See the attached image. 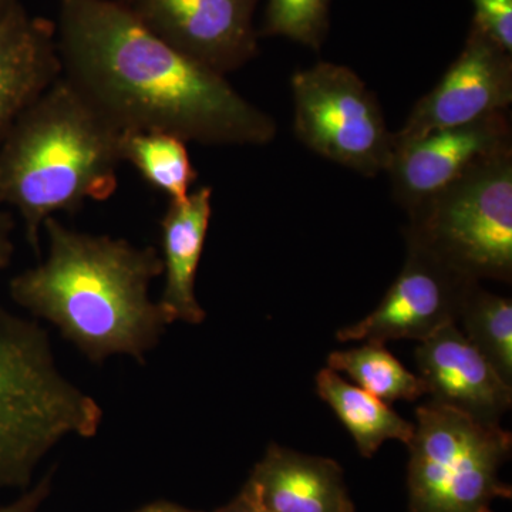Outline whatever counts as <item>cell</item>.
<instances>
[{
  "label": "cell",
  "instance_id": "3",
  "mask_svg": "<svg viewBox=\"0 0 512 512\" xmlns=\"http://www.w3.org/2000/svg\"><path fill=\"white\" fill-rule=\"evenodd\" d=\"M123 131L60 76L0 143V207L15 208L42 259L43 227L60 212L109 200L119 185Z\"/></svg>",
  "mask_w": 512,
  "mask_h": 512
},
{
  "label": "cell",
  "instance_id": "2",
  "mask_svg": "<svg viewBox=\"0 0 512 512\" xmlns=\"http://www.w3.org/2000/svg\"><path fill=\"white\" fill-rule=\"evenodd\" d=\"M47 255L13 276L10 299L52 323L96 365L124 355L143 363L168 322L150 286L163 274L160 252L123 238L89 234L49 218Z\"/></svg>",
  "mask_w": 512,
  "mask_h": 512
},
{
  "label": "cell",
  "instance_id": "23",
  "mask_svg": "<svg viewBox=\"0 0 512 512\" xmlns=\"http://www.w3.org/2000/svg\"><path fill=\"white\" fill-rule=\"evenodd\" d=\"M13 229H15V221H13L12 214L0 208V274L9 268V265L12 264L13 254H15Z\"/></svg>",
  "mask_w": 512,
  "mask_h": 512
},
{
  "label": "cell",
  "instance_id": "1",
  "mask_svg": "<svg viewBox=\"0 0 512 512\" xmlns=\"http://www.w3.org/2000/svg\"><path fill=\"white\" fill-rule=\"evenodd\" d=\"M62 76L123 131H161L211 147H261L276 121L227 76L158 39L121 0H59Z\"/></svg>",
  "mask_w": 512,
  "mask_h": 512
},
{
  "label": "cell",
  "instance_id": "15",
  "mask_svg": "<svg viewBox=\"0 0 512 512\" xmlns=\"http://www.w3.org/2000/svg\"><path fill=\"white\" fill-rule=\"evenodd\" d=\"M212 188L202 185L183 201H170L161 218L164 288L158 305L168 325H200L205 311L195 293L205 239L212 218Z\"/></svg>",
  "mask_w": 512,
  "mask_h": 512
},
{
  "label": "cell",
  "instance_id": "8",
  "mask_svg": "<svg viewBox=\"0 0 512 512\" xmlns=\"http://www.w3.org/2000/svg\"><path fill=\"white\" fill-rule=\"evenodd\" d=\"M153 35L227 76L258 55L255 10L261 0H121Z\"/></svg>",
  "mask_w": 512,
  "mask_h": 512
},
{
  "label": "cell",
  "instance_id": "9",
  "mask_svg": "<svg viewBox=\"0 0 512 512\" xmlns=\"http://www.w3.org/2000/svg\"><path fill=\"white\" fill-rule=\"evenodd\" d=\"M406 261L375 311L336 333L339 342L390 340L423 342L457 323L461 303L471 285L429 252L406 242ZM480 284V282H478Z\"/></svg>",
  "mask_w": 512,
  "mask_h": 512
},
{
  "label": "cell",
  "instance_id": "7",
  "mask_svg": "<svg viewBox=\"0 0 512 512\" xmlns=\"http://www.w3.org/2000/svg\"><path fill=\"white\" fill-rule=\"evenodd\" d=\"M293 131L313 153L376 177L394 154L379 100L348 66L319 62L292 74Z\"/></svg>",
  "mask_w": 512,
  "mask_h": 512
},
{
  "label": "cell",
  "instance_id": "4",
  "mask_svg": "<svg viewBox=\"0 0 512 512\" xmlns=\"http://www.w3.org/2000/svg\"><path fill=\"white\" fill-rule=\"evenodd\" d=\"M101 423L99 402L60 370L45 329L0 306V490H26L53 448L92 439Z\"/></svg>",
  "mask_w": 512,
  "mask_h": 512
},
{
  "label": "cell",
  "instance_id": "19",
  "mask_svg": "<svg viewBox=\"0 0 512 512\" xmlns=\"http://www.w3.org/2000/svg\"><path fill=\"white\" fill-rule=\"evenodd\" d=\"M457 320L464 336L512 386L511 298L485 291L477 282L468 288Z\"/></svg>",
  "mask_w": 512,
  "mask_h": 512
},
{
  "label": "cell",
  "instance_id": "14",
  "mask_svg": "<svg viewBox=\"0 0 512 512\" xmlns=\"http://www.w3.org/2000/svg\"><path fill=\"white\" fill-rule=\"evenodd\" d=\"M247 485L262 512H355L336 461L276 444L268 447Z\"/></svg>",
  "mask_w": 512,
  "mask_h": 512
},
{
  "label": "cell",
  "instance_id": "6",
  "mask_svg": "<svg viewBox=\"0 0 512 512\" xmlns=\"http://www.w3.org/2000/svg\"><path fill=\"white\" fill-rule=\"evenodd\" d=\"M410 451V512H493L511 498L500 468L511 456L512 437L500 424L483 423L453 407H417Z\"/></svg>",
  "mask_w": 512,
  "mask_h": 512
},
{
  "label": "cell",
  "instance_id": "26",
  "mask_svg": "<svg viewBox=\"0 0 512 512\" xmlns=\"http://www.w3.org/2000/svg\"><path fill=\"white\" fill-rule=\"evenodd\" d=\"M18 5H20L19 0H0V22Z\"/></svg>",
  "mask_w": 512,
  "mask_h": 512
},
{
  "label": "cell",
  "instance_id": "16",
  "mask_svg": "<svg viewBox=\"0 0 512 512\" xmlns=\"http://www.w3.org/2000/svg\"><path fill=\"white\" fill-rule=\"evenodd\" d=\"M316 392L352 434L363 457H373L384 441L399 440L407 446L412 440L413 423L394 412L390 404L346 382L335 370H320Z\"/></svg>",
  "mask_w": 512,
  "mask_h": 512
},
{
  "label": "cell",
  "instance_id": "12",
  "mask_svg": "<svg viewBox=\"0 0 512 512\" xmlns=\"http://www.w3.org/2000/svg\"><path fill=\"white\" fill-rule=\"evenodd\" d=\"M416 362L431 402L490 424H500L511 409L512 386L495 372L457 323L420 342Z\"/></svg>",
  "mask_w": 512,
  "mask_h": 512
},
{
  "label": "cell",
  "instance_id": "24",
  "mask_svg": "<svg viewBox=\"0 0 512 512\" xmlns=\"http://www.w3.org/2000/svg\"><path fill=\"white\" fill-rule=\"evenodd\" d=\"M214 512H262L261 508H259L258 503H256L254 494L249 490L247 484L242 488L241 493L228 503L224 505V507L218 508Z\"/></svg>",
  "mask_w": 512,
  "mask_h": 512
},
{
  "label": "cell",
  "instance_id": "17",
  "mask_svg": "<svg viewBox=\"0 0 512 512\" xmlns=\"http://www.w3.org/2000/svg\"><path fill=\"white\" fill-rule=\"evenodd\" d=\"M120 151L123 163L136 168L147 184L170 201L185 200L198 180L187 141L173 134L124 131Z\"/></svg>",
  "mask_w": 512,
  "mask_h": 512
},
{
  "label": "cell",
  "instance_id": "22",
  "mask_svg": "<svg viewBox=\"0 0 512 512\" xmlns=\"http://www.w3.org/2000/svg\"><path fill=\"white\" fill-rule=\"evenodd\" d=\"M53 473L45 474L37 483L23 490L12 503L0 505V512H40L52 493Z\"/></svg>",
  "mask_w": 512,
  "mask_h": 512
},
{
  "label": "cell",
  "instance_id": "20",
  "mask_svg": "<svg viewBox=\"0 0 512 512\" xmlns=\"http://www.w3.org/2000/svg\"><path fill=\"white\" fill-rule=\"evenodd\" d=\"M330 0H268L264 36H281L319 50L329 30Z\"/></svg>",
  "mask_w": 512,
  "mask_h": 512
},
{
  "label": "cell",
  "instance_id": "21",
  "mask_svg": "<svg viewBox=\"0 0 512 512\" xmlns=\"http://www.w3.org/2000/svg\"><path fill=\"white\" fill-rule=\"evenodd\" d=\"M473 25L491 40L512 53V0H471Z\"/></svg>",
  "mask_w": 512,
  "mask_h": 512
},
{
  "label": "cell",
  "instance_id": "10",
  "mask_svg": "<svg viewBox=\"0 0 512 512\" xmlns=\"http://www.w3.org/2000/svg\"><path fill=\"white\" fill-rule=\"evenodd\" d=\"M512 103V53L495 45L471 23L460 55L430 93L421 97L402 128L393 133L394 148L444 128L466 126Z\"/></svg>",
  "mask_w": 512,
  "mask_h": 512
},
{
  "label": "cell",
  "instance_id": "13",
  "mask_svg": "<svg viewBox=\"0 0 512 512\" xmlns=\"http://www.w3.org/2000/svg\"><path fill=\"white\" fill-rule=\"evenodd\" d=\"M60 76L55 22L30 15L20 3L0 22V143Z\"/></svg>",
  "mask_w": 512,
  "mask_h": 512
},
{
  "label": "cell",
  "instance_id": "25",
  "mask_svg": "<svg viewBox=\"0 0 512 512\" xmlns=\"http://www.w3.org/2000/svg\"><path fill=\"white\" fill-rule=\"evenodd\" d=\"M131 512H201L192 511L188 508L181 507V505L168 503V501H156V503H150L144 505V507L138 508L136 511Z\"/></svg>",
  "mask_w": 512,
  "mask_h": 512
},
{
  "label": "cell",
  "instance_id": "11",
  "mask_svg": "<svg viewBox=\"0 0 512 512\" xmlns=\"http://www.w3.org/2000/svg\"><path fill=\"white\" fill-rule=\"evenodd\" d=\"M508 150H512L510 110L402 144L394 148L386 171L394 201L410 214L478 164Z\"/></svg>",
  "mask_w": 512,
  "mask_h": 512
},
{
  "label": "cell",
  "instance_id": "18",
  "mask_svg": "<svg viewBox=\"0 0 512 512\" xmlns=\"http://www.w3.org/2000/svg\"><path fill=\"white\" fill-rule=\"evenodd\" d=\"M329 369L345 373L357 387L384 403L414 402L427 394L420 376L407 370L380 343L367 342L359 348L338 350L328 357Z\"/></svg>",
  "mask_w": 512,
  "mask_h": 512
},
{
  "label": "cell",
  "instance_id": "5",
  "mask_svg": "<svg viewBox=\"0 0 512 512\" xmlns=\"http://www.w3.org/2000/svg\"><path fill=\"white\" fill-rule=\"evenodd\" d=\"M406 242L468 281H512V150L478 164L407 214Z\"/></svg>",
  "mask_w": 512,
  "mask_h": 512
}]
</instances>
